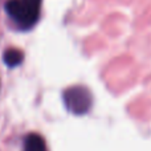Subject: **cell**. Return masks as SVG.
I'll return each mask as SVG.
<instances>
[{"mask_svg": "<svg viewBox=\"0 0 151 151\" xmlns=\"http://www.w3.org/2000/svg\"><path fill=\"white\" fill-rule=\"evenodd\" d=\"M5 12L20 28L28 29L35 25L40 16V4L28 0H8Z\"/></svg>", "mask_w": 151, "mask_h": 151, "instance_id": "6da1fadb", "label": "cell"}, {"mask_svg": "<svg viewBox=\"0 0 151 151\" xmlns=\"http://www.w3.org/2000/svg\"><path fill=\"white\" fill-rule=\"evenodd\" d=\"M91 94L85 86H72L64 91V104L66 109L76 115L88 113L91 107Z\"/></svg>", "mask_w": 151, "mask_h": 151, "instance_id": "7a4b0ae2", "label": "cell"}, {"mask_svg": "<svg viewBox=\"0 0 151 151\" xmlns=\"http://www.w3.org/2000/svg\"><path fill=\"white\" fill-rule=\"evenodd\" d=\"M24 151H47L44 139L39 134H28L24 139Z\"/></svg>", "mask_w": 151, "mask_h": 151, "instance_id": "3957f363", "label": "cell"}, {"mask_svg": "<svg viewBox=\"0 0 151 151\" xmlns=\"http://www.w3.org/2000/svg\"><path fill=\"white\" fill-rule=\"evenodd\" d=\"M24 55L21 50L15 49V48H11V49H7L3 55V60H4L5 65L9 66V68H15V66L20 65L23 63Z\"/></svg>", "mask_w": 151, "mask_h": 151, "instance_id": "277c9868", "label": "cell"}, {"mask_svg": "<svg viewBox=\"0 0 151 151\" xmlns=\"http://www.w3.org/2000/svg\"><path fill=\"white\" fill-rule=\"evenodd\" d=\"M28 1H32V3H36V4H41V0H28Z\"/></svg>", "mask_w": 151, "mask_h": 151, "instance_id": "5b68a950", "label": "cell"}]
</instances>
